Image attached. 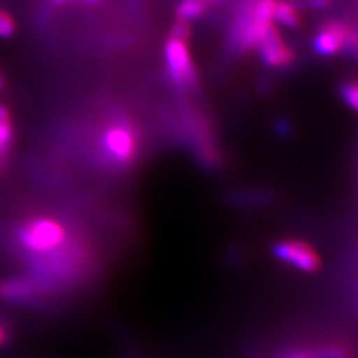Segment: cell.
Instances as JSON below:
<instances>
[{"label":"cell","instance_id":"cell-1","mask_svg":"<svg viewBox=\"0 0 358 358\" xmlns=\"http://www.w3.org/2000/svg\"><path fill=\"white\" fill-rule=\"evenodd\" d=\"M279 0H241L226 38L229 57H239L254 50L263 33L273 24Z\"/></svg>","mask_w":358,"mask_h":358},{"label":"cell","instance_id":"cell-2","mask_svg":"<svg viewBox=\"0 0 358 358\" xmlns=\"http://www.w3.org/2000/svg\"><path fill=\"white\" fill-rule=\"evenodd\" d=\"M18 239L26 250L45 254L57 251L67 239V231L62 222L52 218H35L27 221L18 230Z\"/></svg>","mask_w":358,"mask_h":358},{"label":"cell","instance_id":"cell-3","mask_svg":"<svg viewBox=\"0 0 358 358\" xmlns=\"http://www.w3.org/2000/svg\"><path fill=\"white\" fill-rule=\"evenodd\" d=\"M164 57L167 73L176 87L188 90L199 87V75L187 42L169 38L164 47Z\"/></svg>","mask_w":358,"mask_h":358},{"label":"cell","instance_id":"cell-4","mask_svg":"<svg viewBox=\"0 0 358 358\" xmlns=\"http://www.w3.org/2000/svg\"><path fill=\"white\" fill-rule=\"evenodd\" d=\"M271 251L276 260L282 262L300 272L313 273L321 267V259L318 252L303 241H278L272 245Z\"/></svg>","mask_w":358,"mask_h":358},{"label":"cell","instance_id":"cell-5","mask_svg":"<svg viewBox=\"0 0 358 358\" xmlns=\"http://www.w3.org/2000/svg\"><path fill=\"white\" fill-rule=\"evenodd\" d=\"M254 50L259 54L262 63L271 69H285L296 59L293 50L285 43L275 22L263 33Z\"/></svg>","mask_w":358,"mask_h":358},{"label":"cell","instance_id":"cell-6","mask_svg":"<svg viewBox=\"0 0 358 358\" xmlns=\"http://www.w3.org/2000/svg\"><path fill=\"white\" fill-rule=\"evenodd\" d=\"M103 147L112 160L120 164H129L138 148L133 127L126 121L110 124L103 134Z\"/></svg>","mask_w":358,"mask_h":358},{"label":"cell","instance_id":"cell-7","mask_svg":"<svg viewBox=\"0 0 358 358\" xmlns=\"http://www.w3.org/2000/svg\"><path fill=\"white\" fill-rule=\"evenodd\" d=\"M351 27L339 20L326 21L313 36L312 48L320 57H333L345 50L346 41L351 33Z\"/></svg>","mask_w":358,"mask_h":358},{"label":"cell","instance_id":"cell-8","mask_svg":"<svg viewBox=\"0 0 358 358\" xmlns=\"http://www.w3.org/2000/svg\"><path fill=\"white\" fill-rule=\"evenodd\" d=\"M36 296V287L24 281V279H8L0 282V297L15 301V303H24L33 300Z\"/></svg>","mask_w":358,"mask_h":358},{"label":"cell","instance_id":"cell-9","mask_svg":"<svg viewBox=\"0 0 358 358\" xmlns=\"http://www.w3.org/2000/svg\"><path fill=\"white\" fill-rule=\"evenodd\" d=\"M14 142V127L10 110L6 105H0V169L5 166L8 154Z\"/></svg>","mask_w":358,"mask_h":358},{"label":"cell","instance_id":"cell-10","mask_svg":"<svg viewBox=\"0 0 358 358\" xmlns=\"http://www.w3.org/2000/svg\"><path fill=\"white\" fill-rule=\"evenodd\" d=\"M299 8L293 3V0H279L275 6L273 22L287 29H297L301 24Z\"/></svg>","mask_w":358,"mask_h":358},{"label":"cell","instance_id":"cell-11","mask_svg":"<svg viewBox=\"0 0 358 358\" xmlns=\"http://www.w3.org/2000/svg\"><path fill=\"white\" fill-rule=\"evenodd\" d=\"M209 8L210 6L206 0H179L175 15H176V20L189 22L203 17Z\"/></svg>","mask_w":358,"mask_h":358},{"label":"cell","instance_id":"cell-12","mask_svg":"<svg viewBox=\"0 0 358 358\" xmlns=\"http://www.w3.org/2000/svg\"><path fill=\"white\" fill-rule=\"evenodd\" d=\"M339 96L346 106L358 112V81L346 80L342 83L339 87Z\"/></svg>","mask_w":358,"mask_h":358},{"label":"cell","instance_id":"cell-13","mask_svg":"<svg viewBox=\"0 0 358 358\" xmlns=\"http://www.w3.org/2000/svg\"><path fill=\"white\" fill-rule=\"evenodd\" d=\"M312 358H348V352L345 348L338 345H324L320 346L313 352H310Z\"/></svg>","mask_w":358,"mask_h":358},{"label":"cell","instance_id":"cell-14","mask_svg":"<svg viewBox=\"0 0 358 358\" xmlns=\"http://www.w3.org/2000/svg\"><path fill=\"white\" fill-rule=\"evenodd\" d=\"M299 10H324L333 5V0H293Z\"/></svg>","mask_w":358,"mask_h":358},{"label":"cell","instance_id":"cell-15","mask_svg":"<svg viewBox=\"0 0 358 358\" xmlns=\"http://www.w3.org/2000/svg\"><path fill=\"white\" fill-rule=\"evenodd\" d=\"M189 35H192V26H189V22L176 20V22H175L172 30H171V36L169 38L188 42Z\"/></svg>","mask_w":358,"mask_h":358},{"label":"cell","instance_id":"cell-16","mask_svg":"<svg viewBox=\"0 0 358 358\" xmlns=\"http://www.w3.org/2000/svg\"><path fill=\"white\" fill-rule=\"evenodd\" d=\"M15 33V21L6 10H0V38H10Z\"/></svg>","mask_w":358,"mask_h":358},{"label":"cell","instance_id":"cell-17","mask_svg":"<svg viewBox=\"0 0 358 358\" xmlns=\"http://www.w3.org/2000/svg\"><path fill=\"white\" fill-rule=\"evenodd\" d=\"M273 130H275V134L279 138L282 139H287L289 138L291 134H293L294 131V127H293V122H291L288 118H276L275 122H273Z\"/></svg>","mask_w":358,"mask_h":358},{"label":"cell","instance_id":"cell-18","mask_svg":"<svg viewBox=\"0 0 358 358\" xmlns=\"http://www.w3.org/2000/svg\"><path fill=\"white\" fill-rule=\"evenodd\" d=\"M69 2H75V0H51V3H54V5H66ZM80 2L87 3V5H96V3L102 2V0H80Z\"/></svg>","mask_w":358,"mask_h":358},{"label":"cell","instance_id":"cell-19","mask_svg":"<svg viewBox=\"0 0 358 358\" xmlns=\"http://www.w3.org/2000/svg\"><path fill=\"white\" fill-rule=\"evenodd\" d=\"M8 339H9V334H8V330L0 324V348H3V346L8 343Z\"/></svg>","mask_w":358,"mask_h":358},{"label":"cell","instance_id":"cell-20","mask_svg":"<svg viewBox=\"0 0 358 358\" xmlns=\"http://www.w3.org/2000/svg\"><path fill=\"white\" fill-rule=\"evenodd\" d=\"M287 358H312L310 352L306 351H293L287 355Z\"/></svg>","mask_w":358,"mask_h":358},{"label":"cell","instance_id":"cell-21","mask_svg":"<svg viewBox=\"0 0 358 358\" xmlns=\"http://www.w3.org/2000/svg\"><path fill=\"white\" fill-rule=\"evenodd\" d=\"M206 2L209 3V6H214V5H218V3H221L222 0H206Z\"/></svg>","mask_w":358,"mask_h":358},{"label":"cell","instance_id":"cell-22","mask_svg":"<svg viewBox=\"0 0 358 358\" xmlns=\"http://www.w3.org/2000/svg\"><path fill=\"white\" fill-rule=\"evenodd\" d=\"M5 84H6V81H5V78H3L2 75H0V90H3Z\"/></svg>","mask_w":358,"mask_h":358}]
</instances>
